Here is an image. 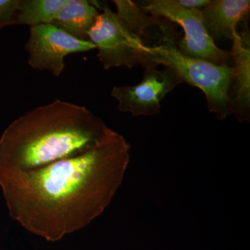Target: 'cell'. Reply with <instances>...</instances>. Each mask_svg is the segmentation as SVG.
<instances>
[{
  "mask_svg": "<svg viewBox=\"0 0 250 250\" xmlns=\"http://www.w3.org/2000/svg\"><path fill=\"white\" fill-rule=\"evenodd\" d=\"M130 146L113 131L77 155L27 172L0 174L11 218L46 241L85 228L111 203L130 160Z\"/></svg>",
  "mask_w": 250,
  "mask_h": 250,
  "instance_id": "1",
  "label": "cell"
},
{
  "mask_svg": "<svg viewBox=\"0 0 250 250\" xmlns=\"http://www.w3.org/2000/svg\"><path fill=\"white\" fill-rule=\"evenodd\" d=\"M113 130L88 108L57 100L13 122L0 138V174L27 172L98 146Z\"/></svg>",
  "mask_w": 250,
  "mask_h": 250,
  "instance_id": "2",
  "label": "cell"
},
{
  "mask_svg": "<svg viewBox=\"0 0 250 250\" xmlns=\"http://www.w3.org/2000/svg\"><path fill=\"white\" fill-rule=\"evenodd\" d=\"M163 36L158 45L146 46L147 65H162L172 69L192 86L205 93L207 106L220 121L231 115L228 93L234 69L220 65L204 59L186 55L179 50L174 34L165 24H161Z\"/></svg>",
  "mask_w": 250,
  "mask_h": 250,
  "instance_id": "3",
  "label": "cell"
},
{
  "mask_svg": "<svg viewBox=\"0 0 250 250\" xmlns=\"http://www.w3.org/2000/svg\"><path fill=\"white\" fill-rule=\"evenodd\" d=\"M88 39L98 49L99 60L106 70L121 66L131 68L138 65L147 67V45L107 4L103 6V13L99 14L88 31Z\"/></svg>",
  "mask_w": 250,
  "mask_h": 250,
  "instance_id": "4",
  "label": "cell"
},
{
  "mask_svg": "<svg viewBox=\"0 0 250 250\" xmlns=\"http://www.w3.org/2000/svg\"><path fill=\"white\" fill-rule=\"evenodd\" d=\"M140 6L151 16L166 18L183 28L184 36L177 47L186 55L229 65L231 60L229 52L215 45L206 29L202 10L185 9L175 0H148Z\"/></svg>",
  "mask_w": 250,
  "mask_h": 250,
  "instance_id": "5",
  "label": "cell"
},
{
  "mask_svg": "<svg viewBox=\"0 0 250 250\" xmlns=\"http://www.w3.org/2000/svg\"><path fill=\"white\" fill-rule=\"evenodd\" d=\"M25 49L29 66L59 77L65 68L66 56L88 52L96 47L90 41L77 39L49 24L30 27Z\"/></svg>",
  "mask_w": 250,
  "mask_h": 250,
  "instance_id": "6",
  "label": "cell"
},
{
  "mask_svg": "<svg viewBox=\"0 0 250 250\" xmlns=\"http://www.w3.org/2000/svg\"><path fill=\"white\" fill-rule=\"evenodd\" d=\"M144 76L135 85L115 86L111 96L118 103V109L133 116H151L160 113L161 101L183 80L172 69L162 70L156 65L146 67Z\"/></svg>",
  "mask_w": 250,
  "mask_h": 250,
  "instance_id": "7",
  "label": "cell"
},
{
  "mask_svg": "<svg viewBox=\"0 0 250 250\" xmlns=\"http://www.w3.org/2000/svg\"><path fill=\"white\" fill-rule=\"evenodd\" d=\"M249 34H238L229 52L234 73L229 90V108L238 121L250 119V45Z\"/></svg>",
  "mask_w": 250,
  "mask_h": 250,
  "instance_id": "8",
  "label": "cell"
},
{
  "mask_svg": "<svg viewBox=\"0 0 250 250\" xmlns=\"http://www.w3.org/2000/svg\"><path fill=\"white\" fill-rule=\"evenodd\" d=\"M249 0H212L202 9L207 32L214 39L233 40L237 26L250 14Z\"/></svg>",
  "mask_w": 250,
  "mask_h": 250,
  "instance_id": "9",
  "label": "cell"
},
{
  "mask_svg": "<svg viewBox=\"0 0 250 250\" xmlns=\"http://www.w3.org/2000/svg\"><path fill=\"white\" fill-rule=\"evenodd\" d=\"M97 9L87 0H66L52 24L77 39L88 41V31L100 14Z\"/></svg>",
  "mask_w": 250,
  "mask_h": 250,
  "instance_id": "10",
  "label": "cell"
},
{
  "mask_svg": "<svg viewBox=\"0 0 250 250\" xmlns=\"http://www.w3.org/2000/svg\"><path fill=\"white\" fill-rule=\"evenodd\" d=\"M66 0H19L17 24L29 27L52 24Z\"/></svg>",
  "mask_w": 250,
  "mask_h": 250,
  "instance_id": "11",
  "label": "cell"
},
{
  "mask_svg": "<svg viewBox=\"0 0 250 250\" xmlns=\"http://www.w3.org/2000/svg\"><path fill=\"white\" fill-rule=\"evenodd\" d=\"M118 17L127 25L130 30L139 38L144 34L145 31L154 25L159 24L158 18L148 14L134 1L130 0H114Z\"/></svg>",
  "mask_w": 250,
  "mask_h": 250,
  "instance_id": "12",
  "label": "cell"
},
{
  "mask_svg": "<svg viewBox=\"0 0 250 250\" xmlns=\"http://www.w3.org/2000/svg\"><path fill=\"white\" fill-rule=\"evenodd\" d=\"M19 0H0V29L17 24Z\"/></svg>",
  "mask_w": 250,
  "mask_h": 250,
  "instance_id": "13",
  "label": "cell"
},
{
  "mask_svg": "<svg viewBox=\"0 0 250 250\" xmlns=\"http://www.w3.org/2000/svg\"><path fill=\"white\" fill-rule=\"evenodd\" d=\"M176 2L187 9H200L205 7L210 0H175Z\"/></svg>",
  "mask_w": 250,
  "mask_h": 250,
  "instance_id": "14",
  "label": "cell"
}]
</instances>
